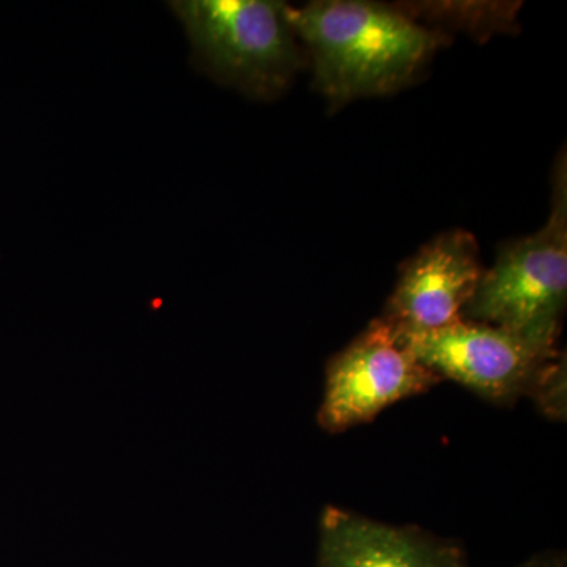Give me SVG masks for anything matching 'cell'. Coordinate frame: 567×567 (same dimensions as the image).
I'll use <instances>...</instances> for the list:
<instances>
[{"instance_id": "obj_1", "label": "cell", "mask_w": 567, "mask_h": 567, "mask_svg": "<svg viewBox=\"0 0 567 567\" xmlns=\"http://www.w3.org/2000/svg\"><path fill=\"white\" fill-rule=\"evenodd\" d=\"M287 20L308 52L315 87L331 110L401 91L445 47L447 37L399 7L363 0L287 6Z\"/></svg>"}, {"instance_id": "obj_2", "label": "cell", "mask_w": 567, "mask_h": 567, "mask_svg": "<svg viewBox=\"0 0 567 567\" xmlns=\"http://www.w3.org/2000/svg\"><path fill=\"white\" fill-rule=\"evenodd\" d=\"M171 9L205 71L245 95L278 99L303 66V50L287 20V3L177 0Z\"/></svg>"}, {"instance_id": "obj_3", "label": "cell", "mask_w": 567, "mask_h": 567, "mask_svg": "<svg viewBox=\"0 0 567 567\" xmlns=\"http://www.w3.org/2000/svg\"><path fill=\"white\" fill-rule=\"evenodd\" d=\"M566 155L554 173L551 212L543 229L499 248L484 270L462 320L494 324L558 344L567 303Z\"/></svg>"}, {"instance_id": "obj_4", "label": "cell", "mask_w": 567, "mask_h": 567, "mask_svg": "<svg viewBox=\"0 0 567 567\" xmlns=\"http://www.w3.org/2000/svg\"><path fill=\"white\" fill-rule=\"evenodd\" d=\"M417 360L442 380H453L496 405L528 398L537 377L561 350L494 324L461 322L402 334Z\"/></svg>"}, {"instance_id": "obj_5", "label": "cell", "mask_w": 567, "mask_h": 567, "mask_svg": "<svg viewBox=\"0 0 567 567\" xmlns=\"http://www.w3.org/2000/svg\"><path fill=\"white\" fill-rule=\"evenodd\" d=\"M442 382L417 360L401 333L379 317L328 363L320 427L330 434L349 431Z\"/></svg>"}, {"instance_id": "obj_6", "label": "cell", "mask_w": 567, "mask_h": 567, "mask_svg": "<svg viewBox=\"0 0 567 567\" xmlns=\"http://www.w3.org/2000/svg\"><path fill=\"white\" fill-rule=\"evenodd\" d=\"M483 274L475 235L447 230L406 260L380 317L402 334L451 327L461 322Z\"/></svg>"}, {"instance_id": "obj_7", "label": "cell", "mask_w": 567, "mask_h": 567, "mask_svg": "<svg viewBox=\"0 0 567 567\" xmlns=\"http://www.w3.org/2000/svg\"><path fill=\"white\" fill-rule=\"evenodd\" d=\"M317 567H473L456 539L416 525H391L339 506L319 522Z\"/></svg>"}, {"instance_id": "obj_8", "label": "cell", "mask_w": 567, "mask_h": 567, "mask_svg": "<svg viewBox=\"0 0 567 567\" xmlns=\"http://www.w3.org/2000/svg\"><path fill=\"white\" fill-rule=\"evenodd\" d=\"M399 9L413 20L427 18V21L445 22L488 37L491 33L509 31L516 22L518 7L511 2H431L412 3Z\"/></svg>"}, {"instance_id": "obj_9", "label": "cell", "mask_w": 567, "mask_h": 567, "mask_svg": "<svg viewBox=\"0 0 567 567\" xmlns=\"http://www.w3.org/2000/svg\"><path fill=\"white\" fill-rule=\"evenodd\" d=\"M528 398L535 402L537 412L550 421L566 423L567 416V361L561 350L543 369Z\"/></svg>"}, {"instance_id": "obj_10", "label": "cell", "mask_w": 567, "mask_h": 567, "mask_svg": "<svg viewBox=\"0 0 567 567\" xmlns=\"http://www.w3.org/2000/svg\"><path fill=\"white\" fill-rule=\"evenodd\" d=\"M516 567H567V554L565 550L548 548V550L533 554Z\"/></svg>"}]
</instances>
